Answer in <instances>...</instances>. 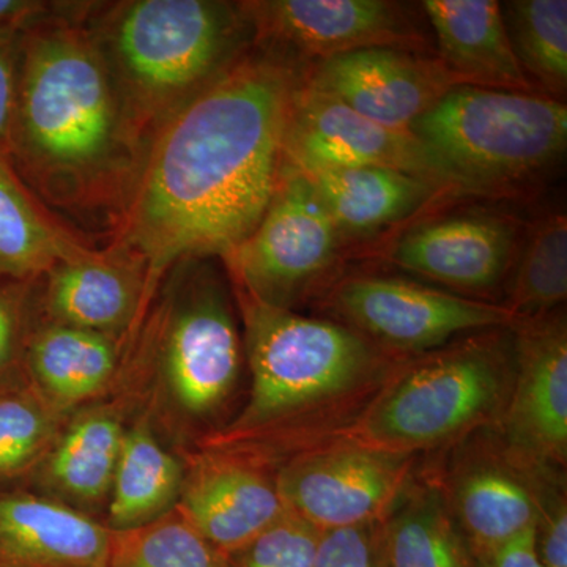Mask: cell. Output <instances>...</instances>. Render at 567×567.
Listing matches in <instances>:
<instances>
[{
    "label": "cell",
    "mask_w": 567,
    "mask_h": 567,
    "mask_svg": "<svg viewBox=\"0 0 567 567\" xmlns=\"http://www.w3.org/2000/svg\"><path fill=\"white\" fill-rule=\"evenodd\" d=\"M91 29L145 144L167 118L245 54L251 25L240 3L132 0Z\"/></svg>",
    "instance_id": "cell-5"
},
{
    "label": "cell",
    "mask_w": 567,
    "mask_h": 567,
    "mask_svg": "<svg viewBox=\"0 0 567 567\" xmlns=\"http://www.w3.org/2000/svg\"><path fill=\"white\" fill-rule=\"evenodd\" d=\"M300 81L290 63L246 52L152 137L115 240L145 264L151 305L174 265L223 260L256 229Z\"/></svg>",
    "instance_id": "cell-1"
},
{
    "label": "cell",
    "mask_w": 567,
    "mask_h": 567,
    "mask_svg": "<svg viewBox=\"0 0 567 567\" xmlns=\"http://www.w3.org/2000/svg\"><path fill=\"white\" fill-rule=\"evenodd\" d=\"M421 9L435 33L439 59L465 85L533 92L495 0H424Z\"/></svg>",
    "instance_id": "cell-22"
},
{
    "label": "cell",
    "mask_w": 567,
    "mask_h": 567,
    "mask_svg": "<svg viewBox=\"0 0 567 567\" xmlns=\"http://www.w3.org/2000/svg\"><path fill=\"white\" fill-rule=\"evenodd\" d=\"M427 470L473 558L535 529L544 496L566 472L533 470L507 454L495 429L476 432Z\"/></svg>",
    "instance_id": "cell-10"
},
{
    "label": "cell",
    "mask_w": 567,
    "mask_h": 567,
    "mask_svg": "<svg viewBox=\"0 0 567 567\" xmlns=\"http://www.w3.org/2000/svg\"><path fill=\"white\" fill-rule=\"evenodd\" d=\"M416 457L333 439L276 470L286 513L317 532L386 520L415 477Z\"/></svg>",
    "instance_id": "cell-9"
},
{
    "label": "cell",
    "mask_w": 567,
    "mask_h": 567,
    "mask_svg": "<svg viewBox=\"0 0 567 567\" xmlns=\"http://www.w3.org/2000/svg\"><path fill=\"white\" fill-rule=\"evenodd\" d=\"M410 133L442 164L456 192H498L565 155L567 107L535 92L458 85Z\"/></svg>",
    "instance_id": "cell-7"
},
{
    "label": "cell",
    "mask_w": 567,
    "mask_h": 567,
    "mask_svg": "<svg viewBox=\"0 0 567 567\" xmlns=\"http://www.w3.org/2000/svg\"><path fill=\"white\" fill-rule=\"evenodd\" d=\"M475 567H543L536 554L535 529L475 557Z\"/></svg>",
    "instance_id": "cell-37"
},
{
    "label": "cell",
    "mask_w": 567,
    "mask_h": 567,
    "mask_svg": "<svg viewBox=\"0 0 567 567\" xmlns=\"http://www.w3.org/2000/svg\"><path fill=\"white\" fill-rule=\"evenodd\" d=\"M92 7L93 3L0 0V28L28 32L51 21H80Z\"/></svg>",
    "instance_id": "cell-36"
},
{
    "label": "cell",
    "mask_w": 567,
    "mask_h": 567,
    "mask_svg": "<svg viewBox=\"0 0 567 567\" xmlns=\"http://www.w3.org/2000/svg\"><path fill=\"white\" fill-rule=\"evenodd\" d=\"M185 457L156 434L151 421L134 413L112 481L103 524L112 532L144 527L177 507Z\"/></svg>",
    "instance_id": "cell-23"
},
{
    "label": "cell",
    "mask_w": 567,
    "mask_h": 567,
    "mask_svg": "<svg viewBox=\"0 0 567 567\" xmlns=\"http://www.w3.org/2000/svg\"><path fill=\"white\" fill-rule=\"evenodd\" d=\"M517 245V227L495 215H466L425 224L405 235L391 252L404 270L466 293L502 286Z\"/></svg>",
    "instance_id": "cell-19"
},
{
    "label": "cell",
    "mask_w": 567,
    "mask_h": 567,
    "mask_svg": "<svg viewBox=\"0 0 567 567\" xmlns=\"http://www.w3.org/2000/svg\"><path fill=\"white\" fill-rule=\"evenodd\" d=\"M388 567H475L442 492L425 470L415 473L386 518Z\"/></svg>",
    "instance_id": "cell-26"
},
{
    "label": "cell",
    "mask_w": 567,
    "mask_h": 567,
    "mask_svg": "<svg viewBox=\"0 0 567 567\" xmlns=\"http://www.w3.org/2000/svg\"><path fill=\"white\" fill-rule=\"evenodd\" d=\"M536 554L543 567H567L566 480L557 481L544 496L535 528Z\"/></svg>",
    "instance_id": "cell-34"
},
{
    "label": "cell",
    "mask_w": 567,
    "mask_h": 567,
    "mask_svg": "<svg viewBox=\"0 0 567 567\" xmlns=\"http://www.w3.org/2000/svg\"><path fill=\"white\" fill-rule=\"evenodd\" d=\"M331 305L347 327L399 357L439 349L457 334L517 323L505 306L385 276L347 279L336 287Z\"/></svg>",
    "instance_id": "cell-11"
},
{
    "label": "cell",
    "mask_w": 567,
    "mask_h": 567,
    "mask_svg": "<svg viewBox=\"0 0 567 567\" xmlns=\"http://www.w3.org/2000/svg\"><path fill=\"white\" fill-rule=\"evenodd\" d=\"M566 298L567 221L565 213H551L529 234L502 306L518 322L557 311Z\"/></svg>",
    "instance_id": "cell-27"
},
{
    "label": "cell",
    "mask_w": 567,
    "mask_h": 567,
    "mask_svg": "<svg viewBox=\"0 0 567 567\" xmlns=\"http://www.w3.org/2000/svg\"><path fill=\"white\" fill-rule=\"evenodd\" d=\"M37 281L0 278V393L29 386L25 350L37 317Z\"/></svg>",
    "instance_id": "cell-31"
},
{
    "label": "cell",
    "mask_w": 567,
    "mask_h": 567,
    "mask_svg": "<svg viewBox=\"0 0 567 567\" xmlns=\"http://www.w3.org/2000/svg\"><path fill=\"white\" fill-rule=\"evenodd\" d=\"M312 567H388L386 520L320 533Z\"/></svg>",
    "instance_id": "cell-33"
},
{
    "label": "cell",
    "mask_w": 567,
    "mask_h": 567,
    "mask_svg": "<svg viewBox=\"0 0 567 567\" xmlns=\"http://www.w3.org/2000/svg\"><path fill=\"white\" fill-rule=\"evenodd\" d=\"M233 293L213 257L182 260L130 342L115 394L183 457L234 416L246 361Z\"/></svg>",
    "instance_id": "cell-4"
},
{
    "label": "cell",
    "mask_w": 567,
    "mask_h": 567,
    "mask_svg": "<svg viewBox=\"0 0 567 567\" xmlns=\"http://www.w3.org/2000/svg\"><path fill=\"white\" fill-rule=\"evenodd\" d=\"M339 244L341 233L316 186L284 163L262 219L223 262L234 292L293 311L330 270Z\"/></svg>",
    "instance_id": "cell-8"
},
{
    "label": "cell",
    "mask_w": 567,
    "mask_h": 567,
    "mask_svg": "<svg viewBox=\"0 0 567 567\" xmlns=\"http://www.w3.org/2000/svg\"><path fill=\"white\" fill-rule=\"evenodd\" d=\"M114 532L37 494L0 487V567H110Z\"/></svg>",
    "instance_id": "cell-21"
},
{
    "label": "cell",
    "mask_w": 567,
    "mask_h": 567,
    "mask_svg": "<svg viewBox=\"0 0 567 567\" xmlns=\"http://www.w3.org/2000/svg\"><path fill=\"white\" fill-rule=\"evenodd\" d=\"M133 415L117 394L71 412L25 487L103 522Z\"/></svg>",
    "instance_id": "cell-18"
},
{
    "label": "cell",
    "mask_w": 567,
    "mask_h": 567,
    "mask_svg": "<svg viewBox=\"0 0 567 567\" xmlns=\"http://www.w3.org/2000/svg\"><path fill=\"white\" fill-rule=\"evenodd\" d=\"M240 7L262 51L292 66L371 48L410 51L417 37L401 7L388 0H254Z\"/></svg>",
    "instance_id": "cell-14"
},
{
    "label": "cell",
    "mask_w": 567,
    "mask_h": 567,
    "mask_svg": "<svg viewBox=\"0 0 567 567\" xmlns=\"http://www.w3.org/2000/svg\"><path fill=\"white\" fill-rule=\"evenodd\" d=\"M234 293L248 395L229 423L197 447L233 451L278 470L287 458L330 442L353 424L405 358L344 323Z\"/></svg>",
    "instance_id": "cell-3"
},
{
    "label": "cell",
    "mask_w": 567,
    "mask_h": 567,
    "mask_svg": "<svg viewBox=\"0 0 567 567\" xmlns=\"http://www.w3.org/2000/svg\"><path fill=\"white\" fill-rule=\"evenodd\" d=\"M132 336L115 338L37 316L25 350L28 385L63 416L112 398L121 385Z\"/></svg>",
    "instance_id": "cell-20"
},
{
    "label": "cell",
    "mask_w": 567,
    "mask_h": 567,
    "mask_svg": "<svg viewBox=\"0 0 567 567\" xmlns=\"http://www.w3.org/2000/svg\"><path fill=\"white\" fill-rule=\"evenodd\" d=\"M25 32L0 28V153H9Z\"/></svg>",
    "instance_id": "cell-35"
},
{
    "label": "cell",
    "mask_w": 567,
    "mask_h": 567,
    "mask_svg": "<svg viewBox=\"0 0 567 567\" xmlns=\"http://www.w3.org/2000/svg\"><path fill=\"white\" fill-rule=\"evenodd\" d=\"M284 163L301 174L382 167L456 192L442 164L412 133L380 125L301 81L287 121Z\"/></svg>",
    "instance_id": "cell-12"
},
{
    "label": "cell",
    "mask_w": 567,
    "mask_h": 567,
    "mask_svg": "<svg viewBox=\"0 0 567 567\" xmlns=\"http://www.w3.org/2000/svg\"><path fill=\"white\" fill-rule=\"evenodd\" d=\"M320 533L286 514L251 543L227 555V567H312Z\"/></svg>",
    "instance_id": "cell-32"
},
{
    "label": "cell",
    "mask_w": 567,
    "mask_h": 567,
    "mask_svg": "<svg viewBox=\"0 0 567 567\" xmlns=\"http://www.w3.org/2000/svg\"><path fill=\"white\" fill-rule=\"evenodd\" d=\"M177 509L226 557L287 514L275 468L216 447L186 454Z\"/></svg>",
    "instance_id": "cell-16"
},
{
    "label": "cell",
    "mask_w": 567,
    "mask_h": 567,
    "mask_svg": "<svg viewBox=\"0 0 567 567\" xmlns=\"http://www.w3.org/2000/svg\"><path fill=\"white\" fill-rule=\"evenodd\" d=\"M305 175L316 186L341 235L374 233L401 221L442 192L416 175L382 167H346Z\"/></svg>",
    "instance_id": "cell-25"
},
{
    "label": "cell",
    "mask_w": 567,
    "mask_h": 567,
    "mask_svg": "<svg viewBox=\"0 0 567 567\" xmlns=\"http://www.w3.org/2000/svg\"><path fill=\"white\" fill-rule=\"evenodd\" d=\"M65 420L31 388L0 393V487H25Z\"/></svg>",
    "instance_id": "cell-29"
},
{
    "label": "cell",
    "mask_w": 567,
    "mask_h": 567,
    "mask_svg": "<svg viewBox=\"0 0 567 567\" xmlns=\"http://www.w3.org/2000/svg\"><path fill=\"white\" fill-rule=\"evenodd\" d=\"M110 567H227V557L175 507L144 527L114 532Z\"/></svg>",
    "instance_id": "cell-30"
},
{
    "label": "cell",
    "mask_w": 567,
    "mask_h": 567,
    "mask_svg": "<svg viewBox=\"0 0 567 567\" xmlns=\"http://www.w3.org/2000/svg\"><path fill=\"white\" fill-rule=\"evenodd\" d=\"M503 330L480 331L402 358L361 415L336 439L417 457L498 427L516 371L513 333Z\"/></svg>",
    "instance_id": "cell-6"
},
{
    "label": "cell",
    "mask_w": 567,
    "mask_h": 567,
    "mask_svg": "<svg viewBox=\"0 0 567 567\" xmlns=\"http://www.w3.org/2000/svg\"><path fill=\"white\" fill-rule=\"evenodd\" d=\"M301 82L401 132H410L447 92L465 85L439 58L398 48H371L317 62Z\"/></svg>",
    "instance_id": "cell-15"
},
{
    "label": "cell",
    "mask_w": 567,
    "mask_h": 567,
    "mask_svg": "<svg viewBox=\"0 0 567 567\" xmlns=\"http://www.w3.org/2000/svg\"><path fill=\"white\" fill-rule=\"evenodd\" d=\"M145 153L91 29L51 21L25 32L7 156L33 194L121 224Z\"/></svg>",
    "instance_id": "cell-2"
},
{
    "label": "cell",
    "mask_w": 567,
    "mask_h": 567,
    "mask_svg": "<svg viewBox=\"0 0 567 567\" xmlns=\"http://www.w3.org/2000/svg\"><path fill=\"white\" fill-rule=\"evenodd\" d=\"M35 297L41 319L115 338L134 334L151 306L145 264L115 244L55 264L37 281Z\"/></svg>",
    "instance_id": "cell-17"
},
{
    "label": "cell",
    "mask_w": 567,
    "mask_h": 567,
    "mask_svg": "<svg viewBox=\"0 0 567 567\" xmlns=\"http://www.w3.org/2000/svg\"><path fill=\"white\" fill-rule=\"evenodd\" d=\"M89 246L43 207L9 156L0 153V278L37 281Z\"/></svg>",
    "instance_id": "cell-24"
},
{
    "label": "cell",
    "mask_w": 567,
    "mask_h": 567,
    "mask_svg": "<svg viewBox=\"0 0 567 567\" xmlns=\"http://www.w3.org/2000/svg\"><path fill=\"white\" fill-rule=\"evenodd\" d=\"M516 371L495 429L514 461L566 472L567 323L565 312L518 320L513 328Z\"/></svg>",
    "instance_id": "cell-13"
},
{
    "label": "cell",
    "mask_w": 567,
    "mask_h": 567,
    "mask_svg": "<svg viewBox=\"0 0 567 567\" xmlns=\"http://www.w3.org/2000/svg\"><path fill=\"white\" fill-rule=\"evenodd\" d=\"M507 35L522 70L555 95L567 87L566 0H511L502 3Z\"/></svg>",
    "instance_id": "cell-28"
}]
</instances>
